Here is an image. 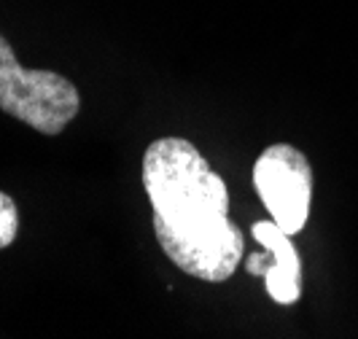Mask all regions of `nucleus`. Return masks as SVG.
Instances as JSON below:
<instances>
[{
    "label": "nucleus",
    "mask_w": 358,
    "mask_h": 339,
    "mask_svg": "<svg viewBox=\"0 0 358 339\" xmlns=\"http://www.w3.org/2000/svg\"><path fill=\"white\" fill-rule=\"evenodd\" d=\"M253 240L267 253H253L245 259L248 275H262L267 280V294L278 304H296L302 296V259L286 234L272 218H262L251 226Z\"/></svg>",
    "instance_id": "20e7f679"
},
{
    "label": "nucleus",
    "mask_w": 358,
    "mask_h": 339,
    "mask_svg": "<svg viewBox=\"0 0 358 339\" xmlns=\"http://www.w3.org/2000/svg\"><path fill=\"white\" fill-rule=\"evenodd\" d=\"M0 110L41 135H59L78 116L81 94L62 73L22 68L0 36Z\"/></svg>",
    "instance_id": "f03ea898"
},
{
    "label": "nucleus",
    "mask_w": 358,
    "mask_h": 339,
    "mask_svg": "<svg viewBox=\"0 0 358 339\" xmlns=\"http://www.w3.org/2000/svg\"><path fill=\"white\" fill-rule=\"evenodd\" d=\"M253 186L283 232L294 237L305 229L313 202V167L299 148L267 145L253 164Z\"/></svg>",
    "instance_id": "7ed1b4c3"
},
{
    "label": "nucleus",
    "mask_w": 358,
    "mask_h": 339,
    "mask_svg": "<svg viewBox=\"0 0 358 339\" xmlns=\"http://www.w3.org/2000/svg\"><path fill=\"white\" fill-rule=\"evenodd\" d=\"M19 232V210L14 199L0 192V248H8Z\"/></svg>",
    "instance_id": "39448f33"
},
{
    "label": "nucleus",
    "mask_w": 358,
    "mask_h": 339,
    "mask_svg": "<svg viewBox=\"0 0 358 339\" xmlns=\"http://www.w3.org/2000/svg\"><path fill=\"white\" fill-rule=\"evenodd\" d=\"M143 186L164 256L205 283L229 280L243 232L229 218V189L186 138H159L143 154Z\"/></svg>",
    "instance_id": "f257e3e1"
}]
</instances>
